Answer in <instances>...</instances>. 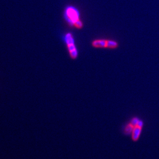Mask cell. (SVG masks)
<instances>
[{
    "instance_id": "cell-1",
    "label": "cell",
    "mask_w": 159,
    "mask_h": 159,
    "mask_svg": "<svg viewBox=\"0 0 159 159\" xmlns=\"http://www.w3.org/2000/svg\"><path fill=\"white\" fill-rule=\"evenodd\" d=\"M65 13L66 18L69 22H71L77 28H81L83 24L81 20H80L78 12L76 9L72 7L67 8L65 11Z\"/></svg>"
},
{
    "instance_id": "cell-2",
    "label": "cell",
    "mask_w": 159,
    "mask_h": 159,
    "mask_svg": "<svg viewBox=\"0 0 159 159\" xmlns=\"http://www.w3.org/2000/svg\"><path fill=\"white\" fill-rule=\"evenodd\" d=\"M92 45L96 48H104L114 49L118 47V43L116 41L110 40H95L92 43Z\"/></svg>"
},
{
    "instance_id": "cell-3",
    "label": "cell",
    "mask_w": 159,
    "mask_h": 159,
    "mask_svg": "<svg viewBox=\"0 0 159 159\" xmlns=\"http://www.w3.org/2000/svg\"><path fill=\"white\" fill-rule=\"evenodd\" d=\"M66 43L68 44V49H69L70 55L71 57L73 58H75L77 57V50L75 49V46L73 43V40L71 38V35L70 34H68L66 35Z\"/></svg>"
},
{
    "instance_id": "cell-4",
    "label": "cell",
    "mask_w": 159,
    "mask_h": 159,
    "mask_svg": "<svg viewBox=\"0 0 159 159\" xmlns=\"http://www.w3.org/2000/svg\"><path fill=\"white\" fill-rule=\"evenodd\" d=\"M142 130V128L138 127V126H135L133 128V131L132 132L131 138L132 139L133 141H137L139 139L140 135L141 134Z\"/></svg>"
},
{
    "instance_id": "cell-5",
    "label": "cell",
    "mask_w": 159,
    "mask_h": 159,
    "mask_svg": "<svg viewBox=\"0 0 159 159\" xmlns=\"http://www.w3.org/2000/svg\"><path fill=\"white\" fill-rule=\"evenodd\" d=\"M134 126H133L131 122H129L128 124H126L124 128V133L125 135L131 134L132 132L133 131V128Z\"/></svg>"
}]
</instances>
